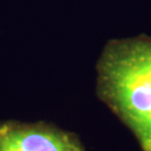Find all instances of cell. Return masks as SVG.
<instances>
[{
    "mask_svg": "<svg viewBox=\"0 0 151 151\" xmlns=\"http://www.w3.org/2000/svg\"><path fill=\"white\" fill-rule=\"evenodd\" d=\"M96 72L97 97L151 151V37L109 40Z\"/></svg>",
    "mask_w": 151,
    "mask_h": 151,
    "instance_id": "1",
    "label": "cell"
},
{
    "mask_svg": "<svg viewBox=\"0 0 151 151\" xmlns=\"http://www.w3.org/2000/svg\"><path fill=\"white\" fill-rule=\"evenodd\" d=\"M0 151H85L78 135L44 121H0Z\"/></svg>",
    "mask_w": 151,
    "mask_h": 151,
    "instance_id": "2",
    "label": "cell"
}]
</instances>
